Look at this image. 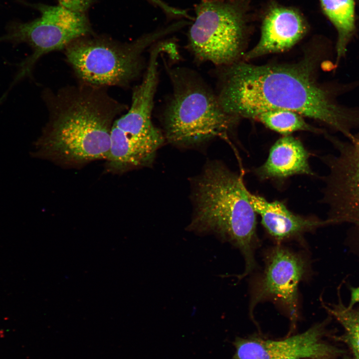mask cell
I'll return each mask as SVG.
<instances>
[{
    "instance_id": "10",
    "label": "cell",
    "mask_w": 359,
    "mask_h": 359,
    "mask_svg": "<svg viewBox=\"0 0 359 359\" xmlns=\"http://www.w3.org/2000/svg\"><path fill=\"white\" fill-rule=\"evenodd\" d=\"M327 320L304 333L279 341L257 336L237 338L231 359H335L344 353L322 339Z\"/></svg>"
},
{
    "instance_id": "8",
    "label": "cell",
    "mask_w": 359,
    "mask_h": 359,
    "mask_svg": "<svg viewBox=\"0 0 359 359\" xmlns=\"http://www.w3.org/2000/svg\"><path fill=\"white\" fill-rule=\"evenodd\" d=\"M337 151L323 158L329 172L324 201L329 207V225L350 226L347 243L359 256V133L347 141L330 137Z\"/></svg>"
},
{
    "instance_id": "12",
    "label": "cell",
    "mask_w": 359,
    "mask_h": 359,
    "mask_svg": "<svg viewBox=\"0 0 359 359\" xmlns=\"http://www.w3.org/2000/svg\"><path fill=\"white\" fill-rule=\"evenodd\" d=\"M247 195L255 211L260 215L263 227L278 242L299 237L306 232L328 225L326 220L296 214L280 201H269L249 190Z\"/></svg>"
},
{
    "instance_id": "4",
    "label": "cell",
    "mask_w": 359,
    "mask_h": 359,
    "mask_svg": "<svg viewBox=\"0 0 359 359\" xmlns=\"http://www.w3.org/2000/svg\"><path fill=\"white\" fill-rule=\"evenodd\" d=\"M165 65L172 93L162 115L165 138L184 147L227 138L237 119L223 110L216 93L195 71Z\"/></svg>"
},
{
    "instance_id": "7",
    "label": "cell",
    "mask_w": 359,
    "mask_h": 359,
    "mask_svg": "<svg viewBox=\"0 0 359 359\" xmlns=\"http://www.w3.org/2000/svg\"><path fill=\"white\" fill-rule=\"evenodd\" d=\"M40 12L39 18L30 22L15 23L9 27L0 42L25 43L32 53L20 64L14 82L31 74L35 63L43 55L64 49L75 40L91 34V27L84 12L75 11L60 4H34Z\"/></svg>"
},
{
    "instance_id": "11",
    "label": "cell",
    "mask_w": 359,
    "mask_h": 359,
    "mask_svg": "<svg viewBox=\"0 0 359 359\" xmlns=\"http://www.w3.org/2000/svg\"><path fill=\"white\" fill-rule=\"evenodd\" d=\"M307 30L306 21L298 10L291 7L273 5L263 17L259 42L245 54L244 58L249 60L286 51L299 41Z\"/></svg>"
},
{
    "instance_id": "15",
    "label": "cell",
    "mask_w": 359,
    "mask_h": 359,
    "mask_svg": "<svg viewBox=\"0 0 359 359\" xmlns=\"http://www.w3.org/2000/svg\"><path fill=\"white\" fill-rule=\"evenodd\" d=\"M342 283L337 289V303L322 301L323 307L343 327L344 334L339 339L350 348L354 359H359V307L349 309L343 303L341 295Z\"/></svg>"
},
{
    "instance_id": "5",
    "label": "cell",
    "mask_w": 359,
    "mask_h": 359,
    "mask_svg": "<svg viewBox=\"0 0 359 359\" xmlns=\"http://www.w3.org/2000/svg\"><path fill=\"white\" fill-rule=\"evenodd\" d=\"M186 24L178 21L130 42L91 34L75 40L64 49L66 60L81 83L102 88L126 87L145 71V51Z\"/></svg>"
},
{
    "instance_id": "21",
    "label": "cell",
    "mask_w": 359,
    "mask_h": 359,
    "mask_svg": "<svg viewBox=\"0 0 359 359\" xmlns=\"http://www.w3.org/2000/svg\"></svg>"
},
{
    "instance_id": "14",
    "label": "cell",
    "mask_w": 359,
    "mask_h": 359,
    "mask_svg": "<svg viewBox=\"0 0 359 359\" xmlns=\"http://www.w3.org/2000/svg\"><path fill=\"white\" fill-rule=\"evenodd\" d=\"M325 15L336 28L337 68L346 54L348 46L354 36L356 26L355 0H320Z\"/></svg>"
},
{
    "instance_id": "17",
    "label": "cell",
    "mask_w": 359,
    "mask_h": 359,
    "mask_svg": "<svg viewBox=\"0 0 359 359\" xmlns=\"http://www.w3.org/2000/svg\"><path fill=\"white\" fill-rule=\"evenodd\" d=\"M59 4L72 10L84 12L91 5L93 0H58Z\"/></svg>"
},
{
    "instance_id": "9",
    "label": "cell",
    "mask_w": 359,
    "mask_h": 359,
    "mask_svg": "<svg viewBox=\"0 0 359 359\" xmlns=\"http://www.w3.org/2000/svg\"><path fill=\"white\" fill-rule=\"evenodd\" d=\"M309 263L299 253L278 245L265 258V266L252 288L250 312L256 305L270 299L282 305L294 325L298 316V289L308 274Z\"/></svg>"
},
{
    "instance_id": "16",
    "label": "cell",
    "mask_w": 359,
    "mask_h": 359,
    "mask_svg": "<svg viewBox=\"0 0 359 359\" xmlns=\"http://www.w3.org/2000/svg\"><path fill=\"white\" fill-rule=\"evenodd\" d=\"M254 119L258 120L271 130L284 136L290 135L299 131L323 133L322 130L307 123L303 116L290 110L277 109L266 111L257 115Z\"/></svg>"
},
{
    "instance_id": "3",
    "label": "cell",
    "mask_w": 359,
    "mask_h": 359,
    "mask_svg": "<svg viewBox=\"0 0 359 359\" xmlns=\"http://www.w3.org/2000/svg\"><path fill=\"white\" fill-rule=\"evenodd\" d=\"M192 187L194 210L188 229L214 234L238 248L245 262L241 279L255 267L258 240L257 214L248 199L242 176L212 161L193 180Z\"/></svg>"
},
{
    "instance_id": "19",
    "label": "cell",
    "mask_w": 359,
    "mask_h": 359,
    "mask_svg": "<svg viewBox=\"0 0 359 359\" xmlns=\"http://www.w3.org/2000/svg\"><path fill=\"white\" fill-rule=\"evenodd\" d=\"M349 288L351 297L347 307L351 309L354 308L356 304L359 303V286L357 287L351 286Z\"/></svg>"
},
{
    "instance_id": "20",
    "label": "cell",
    "mask_w": 359,
    "mask_h": 359,
    "mask_svg": "<svg viewBox=\"0 0 359 359\" xmlns=\"http://www.w3.org/2000/svg\"><path fill=\"white\" fill-rule=\"evenodd\" d=\"M344 359H351L348 357H346L344 358Z\"/></svg>"
},
{
    "instance_id": "18",
    "label": "cell",
    "mask_w": 359,
    "mask_h": 359,
    "mask_svg": "<svg viewBox=\"0 0 359 359\" xmlns=\"http://www.w3.org/2000/svg\"><path fill=\"white\" fill-rule=\"evenodd\" d=\"M162 8L168 14L174 16H183L189 18L186 11L172 7L161 0H149Z\"/></svg>"
},
{
    "instance_id": "1",
    "label": "cell",
    "mask_w": 359,
    "mask_h": 359,
    "mask_svg": "<svg viewBox=\"0 0 359 359\" xmlns=\"http://www.w3.org/2000/svg\"><path fill=\"white\" fill-rule=\"evenodd\" d=\"M216 93L223 110L238 119H254L270 110L296 112L320 122L346 138L359 128V107L337 98L352 90L356 82L325 86L303 65H254L237 61L220 67Z\"/></svg>"
},
{
    "instance_id": "2",
    "label": "cell",
    "mask_w": 359,
    "mask_h": 359,
    "mask_svg": "<svg viewBox=\"0 0 359 359\" xmlns=\"http://www.w3.org/2000/svg\"><path fill=\"white\" fill-rule=\"evenodd\" d=\"M43 97L49 116L36 142V156L68 166L106 160L113 124L128 106L106 88L81 82L47 89Z\"/></svg>"
},
{
    "instance_id": "6",
    "label": "cell",
    "mask_w": 359,
    "mask_h": 359,
    "mask_svg": "<svg viewBox=\"0 0 359 359\" xmlns=\"http://www.w3.org/2000/svg\"><path fill=\"white\" fill-rule=\"evenodd\" d=\"M240 0H201L188 34L195 60L217 67L237 61L245 38L247 8Z\"/></svg>"
},
{
    "instance_id": "13",
    "label": "cell",
    "mask_w": 359,
    "mask_h": 359,
    "mask_svg": "<svg viewBox=\"0 0 359 359\" xmlns=\"http://www.w3.org/2000/svg\"><path fill=\"white\" fill-rule=\"evenodd\" d=\"M309 153L298 139L284 136L271 148L265 162L255 172L260 180H283L298 175L313 176Z\"/></svg>"
}]
</instances>
